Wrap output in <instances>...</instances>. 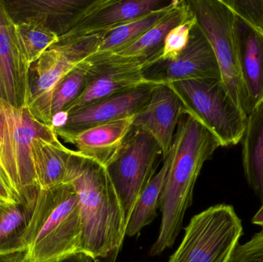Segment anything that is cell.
<instances>
[{
	"label": "cell",
	"mask_w": 263,
	"mask_h": 262,
	"mask_svg": "<svg viewBox=\"0 0 263 262\" xmlns=\"http://www.w3.org/2000/svg\"><path fill=\"white\" fill-rule=\"evenodd\" d=\"M66 183L73 186L78 195L82 253L93 262L117 261L127 224L106 167L73 151Z\"/></svg>",
	"instance_id": "6da1fadb"
},
{
	"label": "cell",
	"mask_w": 263,
	"mask_h": 262,
	"mask_svg": "<svg viewBox=\"0 0 263 262\" xmlns=\"http://www.w3.org/2000/svg\"><path fill=\"white\" fill-rule=\"evenodd\" d=\"M220 146L218 138L208 129L193 117L182 114L170 149L171 160L159 204L160 229L150 249L151 256L173 247L185 212L193 204L195 185L201 169Z\"/></svg>",
	"instance_id": "7a4b0ae2"
},
{
	"label": "cell",
	"mask_w": 263,
	"mask_h": 262,
	"mask_svg": "<svg viewBox=\"0 0 263 262\" xmlns=\"http://www.w3.org/2000/svg\"><path fill=\"white\" fill-rule=\"evenodd\" d=\"M78 195L71 183L40 189L23 236L21 262H58L82 253Z\"/></svg>",
	"instance_id": "3957f363"
},
{
	"label": "cell",
	"mask_w": 263,
	"mask_h": 262,
	"mask_svg": "<svg viewBox=\"0 0 263 262\" xmlns=\"http://www.w3.org/2000/svg\"><path fill=\"white\" fill-rule=\"evenodd\" d=\"M37 138H59L53 128L35 119L28 107L15 108L0 100V178L20 203L33 211L40 189L32 146Z\"/></svg>",
	"instance_id": "277c9868"
},
{
	"label": "cell",
	"mask_w": 263,
	"mask_h": 262,
	"mask_svg": "<svg viewBox=\"0 0 263 262\" xmlns=\"http://www.w3.org/2000/svg\"><path fill=\"white\" fill-rule=\"evenodd\" d=\"M167 85L179 97L182 112L213 133L221 147L242 141L248 115L232 99L222 80H185Z\"/></svg>",
	"instance_id": "5b68a950"
},
{
	"label": "cell",
	"mask_w": 263,
	"mask_h": 262,
	"mask_svg": "<svg viewBox=\"0 0 263 262\" xmlns=\"http://www.w3.org/2000/svg\"><path fill=\"white\" fill-rule=\"evenodd\" d=\"M243 235L233 206H212L192 218L168 262H229Z\"/></svg>",
	"instance_id": "8992f818"
},
{
	"label": "cell",
	"mask_w": 263,
	"mask_h": 262,
	"mask_svg": "<svg viewBox=\"0 0 263 262\" xmlns=\"http://www.w3.org/2000/svg\"><path fill=\"white\" fill-rule=\"evenodd\" d=\"M101 35H96L60 40L31 65L28 109L35 119L51 126L54 89L76 66L95 53Z\"/></svg>",
	"instance_id": "52a82bcc"
},
{
	"label": "cell",
	"mask_w": 263,
	"mask_h": 262,
	"mask_svg": "<svg viewBox=\"0 0 263 262\" xmlns=\"http://www.w3.org/2000/svg\"><path fill=\"white\" fill-rule=\"evenodd\" d=\"M196 23L211 45L226 89L236 106L250 115L235 44V15L222 0H187Z\"/></svg>",
	"instance_id": "ba28073f"
},
{
	"label": "cell",
	"mask_w": 263,
	"mask_h": 262,
	"mask_svg": "<svg viewBox=\"0 0 263 262\" xmlns=\"http://www.w3.org/2000/svg\"><path fill=\"white\" fill-rule=\"evenodd\" d=\"M162 151L143 131L132 129L105 167L115 187L128 225L139 197L156 175Z\"/></svg>",
	"instance_id": "9c48e42d"
},
{
	"label": "cell",
	"mask_w": 263,
	"mask_h": 262,
	"mask_svg": "<svg viewBox=\"0 0 263 262\" xmlns=\"http://www.w3.org/2000/svg\"><path fill=\"white\" fill-rule=\"evenodd\" d=\"M92 66L88 71L80 95L64 111L88 106L141 85L153 83L147 79V66L139 60L122 58L114 54L92 55Z\"/></svg>",
	"instance_id": "30bf717a"
},
{
	"label": "cell",
	"mask_w": 263,
	"mask_h": 262,
	"mask_svg": "<svg viewBox=\"0 0 263 262\" xmlns=\"http://www.w3.org/2000/svg\"><path fill=\"white\" fill-rule=\"evenodd\" d=\"M14 23H31L60 40L72 32L101 0H3Z\"/></svg>",
	"instance_id": "8fae6325"
},
{
	"label": "cell",
	"mask_w": 263,
	"mask_h": 262,
	"mask_svg": "<svg viewBox=\"0 0 263 262\" xmlns=\"http://www.w3.org/2000/svg\"><path fill=\"white\" fill-rule=\"evenodd\" d=\"M15 24L0 0V100L15 108L28 107L29 69Z\"/></svg>",
	"instance_id": "7c38bea8"
},
{
	"label": "cell",
	"mask_w": 263,
	"mask_h": 262,
	"mask_svg": "<svg viewBox=\"0 0 263 262\" xmlns=\"http://www.w3.org/2000/svg\"><path fill=\"white\" fill-rule=\"evenodd\" d=\"M146 69L152 71L145 76L147 79L157 84L204 78L222 80L211 45L197 23L192 29L188 46L177 59L170 63L159 62Z\"/></svg>",
	"instance_id": "4fadbf2b"
},
{
	"label": "cell",
	"mask_w": 263,
	"mask_h": 262,
	"mask_svg": "<svg viewBox=\"0 0 263 262\" xmlns=\"http://www.w3.org/2000/svg\"><path fill=\"white\" fill-rule=\"evenodd\" d=\"M157 83L141 85L116 94L88 106L74 109L69 113L67 124L58 132H77L88 128L126 117L134 116L149 101Z\"/></svg>",
	"instance_id": "5bb4252c"
},
{
	"label": "cell",
	"mask_w": 263,
	"mask_h": 262,
	"mask_svg": "<svg viewBox=\"0 0 263 262\" xmlns=\"http://www.w3.org/2000/svg\"><path fill=\"white\" fill-rule=\"evenodd\" d=\"M182 114L179 97L168 85L158 84L146 106L133 117V128L146 132L157 142L164 161Z\"/></svg>",
	"instance_id": "9a60e30c"
},
{
	"label": "cell",
	"mask_w": 263,
	"mask_h": 262,
	"mask_svg": "<svg viewBox=\"0 0 263 262\" xmlns=\"http://www.w3.org/2000/svg\"><path fill=\"white\" fill-rule=\"evenodd\" d=\"M173 2L174 0H101L72 32L60 40L102 35L152 12L165 9Z\"/></svg>",
	"instance_id": "2e32d148"
},
{
	"label": "cell",
	"mask_w": 263,
	"mask_h": 262,
	"mask_svg": "<svg viewBox=\"0 0 263 262\" xmlns=\"http://www.w3.org/2000/svg\"><path fill=\"white\" fill-rule=\"evenodd\" d=\"M235 44L250 113L263 102V34L235 15Z\"/></svg>",
	"instance_id": "e0dca14e"
},
{
	"label": "cell",
	"mask_w": 263,
	"mask_h": 262,
	"mask_svg": "<svg viewBox=\"0 0 263 262\" xmlns=\"http://www.w3.org/2000/svg\"><path fill=\"white\" fill-rule=\"evenodd\" d=\"M133 117L97 125L77 132H58L57 136L77 148V152L106 166L133 129Z\"/></svg>",
	"instance_id": "ac0fdd59"
},
{
	"label": "cell",
	"mask_w": 263,
	"mask_h": 262,
	"mask_svg": "<svg viewBox=\"0 0 263 262\" xmlns=\"http://www.w3.org/2000/svg\"><path fill=\"white\" fill-rule=\"evenodd\" d=\"M188 2L175 0L162 18L129 47L114 54L122 58L139 60L147 68L157 63L167 34L190 12ZM146 68V69H147Z\"/></svg>",
	"instance_id": "d6986e66"
},
{
	"label": "cell",
	"mask_w": 263,
	"mask_h": 262,
	"mask_svg": "<svg viewBox=\"0 0 263 262\" xmlns=\"http://www.w3.org/2000/svg\"><path fill=\"white\" fill-rule=\"evenodd\" d=\"M73 151L66 148L59 138H37L34 140L32 162L40 189H52L66 183L68 166Z\"/></svg>",
	"instance_id": "ffe728a7"
},
{
	"label": "cell",
	"mask_w": 263,
	"mask_h": 262,
	"mask_svg": "<svg viewBox=\"0 0 263 262\" xmlns=\"http://www.w3.org/2000/svg\"><path fill=\"white\" fill-rule=\"evenodd\" d=\"M241 142L246 179L263 204V102L248 115Z\"/></svg>",
	"instance_id": "44dd1931"
},
{
	"label": "cell",
	"mask_w": 263,
	"mask_h": 262,
	"mask_svg": "<svg viewBox=\"0 0 263 262\" xmlns=\"http://www.w3.org/2000/svg\"><path fill=\"white\" fill-rule=\"evenodd\" d=\"M32 211L22 203L0 201V258L22 255Z\"/></svg>",
	"instance_id": "7402d4cb"
},
{
	"label": "cell",
	"mask_w": 263,
	"mask_h": 262,
	"mask_svg": "<svg viewBox=\"0 0 263 262\" xmlns=\"http://www.w3.org/2000/svg\"><path fill=\"white\" fill-rule=\"evenodd\" d=\"M171 160V152L164 159L160 170L152 178L148 186L138 199L126 228V236L133 237L145 226L153 223L157 216L161 195Z\"/></svg>",
	"instance_id": "603a6c76"
},
{
	"label": "cell",
	"mask_w": 263,
	"mask_h": 262,
	"mask_svg": "<svg viewBox=\"0 0 263 262\" xmlns=\"http://www.w3.org/2000/svg\"><path fill=\"white\" fill-rule=\"evenodd\" d=\"M171 6L102 34L100 44L93 55L115 54L129 47L156 25L168 12Z\"/></svg>",
	"instance_id": "cb8c5ba5"
},
{
	"label": "cell",
	"mask_w": 263,
	"mask_h": 262,
	"mask_svg": "<svg viewBox=\"0 0 263 262\" xmlns=\"http://www.w3.org/2000/svg\"><path fill=\"white\" fill-rule=\"evenodd\" d=\"M91 66L92 62L88 57L76 66L57 84L51 98L50 112L52 116L54 114L64 110L80 95Z\"/></svg>",
	"instance_id": "d4e9b609"
},
{
	"label": "cell",
	"mask_w": 263,
	"mask_h": 262,
	"mask_svg": "<svg viewBox=\"0 0 263 262\" xmlns=\"http://www.w3.org/2000/svg\"><path fill=\"white\" fill-rule=\"evenodd\" d=\"M17 34L28 62L35 63L49 48L60 42L50 31L31 23H15Z\"/></svg>",
	"instance_id": "484cf974"
},
{
	"label": "cell",
	"mask_w": 263,
	"mask_h": 262,
	"mask_svg": "<svg viewBox=\"0 0 263 262\" xmlns=\"http://www.w3.org/2000/svg\"><path fill=\"white\" fill-rule=\"evenodd\" d=\"M196 24V18L190 9V12L184 17L183 19L167 34L162 53L157 63H170L177 59L188 46L192 29Z\"/></svg>",
	"instance_id": "4316f807"
},
{
	"label": "cell",
	"mask_w": 263,
	"mask_h": 262,
	"mask_svg": "<svg viewBox=\"0 0 263 262\" xmlns=\"http://www.w3.org/2000/svg\"><path fill=\"white\" fill-rule=\"evenodd\" d=\"M235 15L263 34V0H222Z\"/></svg>",
	"instance_id": "83f0119b"
},
{
	"label": "cell",
	"mask_w": 263,
	"mask_h": 262,
	"mask_svg": "<svg viewBox=\"0 0 263 262\" xmlns=\"http://www.w3.org/2000/svg\"><path fill=\"white\" fill-rule=\"evenodd\" d=\"M229 262H263V230L243 245H238Z\"/></svg>",
	"instance_id": "f1b7e54d"
},
{
	"label": "cell",
	"mask_w": 263,
	"mask_h": 262,
	"mask_svg": "<svg viewBox=\"0 0 263 262\" xmlns=\"http://www.w3.org/2000/svg\"><path fill=\"white\" fill-rule=\"evenodd\" d=\"M68 119H69V113L63 110L57 112L52 116L51 126L53 128L54 130L62 129L67 124Z\"/></svg>",
	"instance_id": "f546056e"
},
{
	"label": "cell",
	"mask_w": 263,
	"mask_h": 262,
	"mask_svg": "<svg viewBox=\"0 0 263 262\" xmlns=\"http://www.w3.org/2000/svg\"><path fill=\"white\" fill-rule=\"evenodd\" d=\"M0 201L8 203H20L1 178H0Z\"/></svg>",
	"instance_id": "4dcf8cb0"
},
{
	"label": "cell",
	"mask_w": 263,
	"mask_h": 262,
	"mask_svg": "<svg viewBox=\"0 0 263 262\" xmlns=\"http://www.w3.org/2000/svg\"><path fill=\"white\" fill-rule=\"evenodd\" d=\"M58 262H93L92 258L83 253L71 255Z\"/></svg>",
	"instance_id": "1f68e13d"
},
{
	"label": "cell",
	"mask_w": 263,
	"mask_h": 262,
	"mask_svg": "<svg viewBox=\"0 0 263 262\" xmlns=\"http://www.w3.org/2000/svg\"><path fill=\"white\" fill-rule=\"evenodd\" d=\"M252 223L255 226H260L263 230V204L260 209L256 212V215L252 218Z\"/></svg>",
	"instance_id": "d6a6232c"
},
{
	"label": "cell",
	"mask_w": 263,
	"mask_h": 262,
	"mask_svg": "<svg viewBox=\"0 0 263 262\" xmlns=\"http://www.w3.org/2000/svg\"><path fill=\"white\" fill-rule=\"evenodd\" d=\"M22 255L0 258V262H21Z\"/></svg>",
	"instance_id": "836d02e7"
}]
</instances>
